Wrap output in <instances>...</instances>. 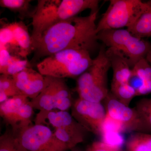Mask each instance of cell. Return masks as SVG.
I'll list each match as a JSON object with an SVG mask.
<instances>
[{
    "label": "cell",
    "instance_id": "1",
    "mask_svg": "<svg viewBox=\"0 0 151 151\" xmlns=\"http://www.w3.org/2000/svg\"><path fill=\"white\" fill-rule=\"evenodd\" d=\"M98 12L57 23L31 39L34 55L31 62L69 49L94 51L98 47L95 24Z\"/></svg>",
    "mask_w": 151,
    "mask_h": 151
},
{
    "label": "cell",
    "instance_id": "2",
    "mask_svg": "<svg viewBox=\"0 0 151 151\" xmlns=\"http://www.w3.org/2000/svg\"><path fill=\"white\" fill-rule=\"evenodd\" d=\"M97 0H40L32 17L31 39L40 35L57 23L73 17L86 9L98 11Z\"/></svg>",
    "mask_w": 151,
    "mask_h": 151
},
{
    "label": "cell",
    "instance_id": "3",
    "mask_svg": "<svg viewBox=\"0 0 151 151\" xmlns=\"http://www.w3.org/2000/svg\"><path fill=\"white\" fill-rule=\"evenodd\" d=\"M93 60L87 50L69 49L45 58L37 63V67L44 76L74 78L84 73L92 65Z\"/></svg>",
    "mask_w": 151,
    "mask_h": 151
},
{
    "label": "cell",
    "instance_id": "4",
    "mask_svg": "<svg viewBox=\"0 0 151 151\" xmlns=\"http://www.w3.org/2000/svg\"><path fill=\"white\" fill-rule=\"evenodd\" d=\"M106 50L104 45L91 66L77 78L75 90L79 98L101 103L108 95V73L111 64Z\"/></svg>",
    "mask_w": 151,
    "mask_h": 151
},
{
    "label": "cell",
    "instance_id": "5",
    "mask_svg": "<svg viewBox=\"0 0 151 151\" xmlns=\"http://www.w3.org/2000/svg\"><path fill=\"white\" fill-rule=\"evenodd\" d=\"M98 40L122 57L131 69L151 52V44L133 35L128 29H106L97 34Z\"/></svg>",
    "mask_w": 151,
    "mask_h": 151
},
{
    "label": "cell",
    "instance_id": "6",
    "mask_svg": "<svg viewBox=\"0 0 151 151\" xmlns=\"http://www.w3.org/2000/svg\"><path fill=\"white\" fill-rule=\"evenodd\" d=\"M35 122V124L49 125L53 127L55 137L68 150L83 142L87 132L67 111L39 112L36 116Z\"/></svg>",
    "mask_w": 151,
    "mask_h": 151
},
{
    "label": "cell",
    "instance_id": "7",
    "mask_svg": "<svg viewBox=\"0 0 151 151\" xmlns=\"http://www.w3.org/2000/svg\"><path fill=\"white\" fill-rule=\"evenodd\" d=\"M147 2L140 0H111L97 25L96 32L130 27L147 9Z\"/></svg>",
    "mask_w": 151,
    "mask_h": 151
},
{
    "label": "cell",
    "instance_id": "8",
    "mask_svg": "<svg viewBox=\"0 0 151 151\" xmlns=\"http://www.w3.org/2000/svg\"><path fill=\"white\" fill-rule=\"evenodd\" d=\"M74 100L65 79L45 76V85L40 94L31 100L34 109L39 111H67Z\"/></svg>",
    "mask_w": 151,
    "mask_h": 151
},
{
    "label": "cell",
    "instance_id": "9",
    "mask_svg": "<svg viewBox=\"0 0 151 151\" xmlns=\"http://www.w3.org/2000/svg\"><path fill=\"white\" fill-rule=\"evenodd\" d=\"M29 99L24 95H17L0 105L1 117L10 126L15 134L33 124L32 119L34 109Z\"/></svg>",
    "mask_w": 151,
    "mask_h": 151
},
{
    "label": "cell",
    "instance_id": "10",
    "mask_svg": "<svg viewBox=\"0 0 151 151\" xmlns=\"http://www.w3.org/2000/svg\"><path fill=\"white\" fill-rule=\"evenodd\" d=\"M28 151H66L67 147L57 138L49 127L32 124L17 134Z\"/></svg>",
    "mask_w": 151,
    "mask_h": 151
},
{
    "label": "cell",
    "instance_id": "11",
    "mask_svg": "<svg viewBox=\"0 0 151 151\" xmlns=\"http://www.w3.org/2000/svg\"><path fill=\"white\" fill-rule=\"evenodd\" d=\"M73 118L87 131L101 136L104 132L107 114L101 103H94L78 98L71 108Z\"/></svg>",
    "mask_w": 151,
    "mask_h": 151
},
{
    "label": "cell",
    "instance_id": "12",
    "mask_svg": "<svg viewBox=\"0 0 151 151\" xmlns=\"http://www.w3.org/2000/svg\"><path fill=\"white\" fill-rule=\"evenodd\" d=\"M103 101L107 117L120 124L124 131L137 132V116L134 108L119 102L110 92Z\"/></svg>",
    "mask_w": 151,
    "mask_h": 151
},
{
    "label": "cell",
    "instance_id": "13",
    "mask_svg": "<svg viewBox=\"0 0 151 151\" xmlns=\"http://www.w3.org/2000/svg\"><path fill=\"white\" fill-rule=\"evenodd\" d=\"M12 76L22 95L31 100L37 97L44 87L45 76L29 66Z\"/></svg>",
    "mask_w": 151,
    "mask_h": 151
},
{
    "label": "cell",
    "instance_id": "14",
    "mask_svg": "<svg viewBox=\"0 0 151 151\" xmlns=\"http://www.w3.org/2000/svg\"><path fill=\"white\" fill-rule=\"evenodd\" d=\"M106 54L111 62L113 70L111 87L129 83L132 69L119 55L107 48Z\"/></svg>",
    "mask_w": 151,
    "mask_h": 151
},
{
    "label": "cell",
    "instance_id": "15",
    "mask_svg": "<svg viewBox=\"0 0 151 151\" xmlns=\"http://www.w3.org/2000/svg\"><path fill=\"white\" fill-rule=\"evenodd\" d=\"M0 73L13 76L29 67L26 60L20 59L10 54L6 47H0Z\"/></svg>",
    "mask_w": 151,
    "mask_h": 151
},
{
    "label": "cell",
    "instance_id": "16",
    "mask_svg": "<svg viewBox=\"0 0 151 151\" xmlns=\"http://www.w3.org/2000/svg\"><path fill=\"white\" fill-rule=\"evenodd\" d=\"M12 30L17 46L20 49V55L25 57L32 52V41L27 27L22 22H14L8 24Z\"/></svg>",
    "mask_w": 151,
    "mask_h": 151
},
{
    "label": "cell",
    "instance_id": "17",
    "mask_svg": "<svg viewBox=\"0 0 151 151\" xmlns=\"http://www.w3.org/2000/svg\"><path fill=\"white\" fill-rule=\"evenodd\" d=\"M134 108L137 116V132L151 134V98L140 99Z\"/></svg>",
    "mask_w": 151,
    "mask_h": 151
},
{
    "label": "cell",
    "instance_id": "18",
    "mask_svg": "<svg viewBox=\"0 0 151 151\" xmlns=\"http://www.w3.org/2000/svg\"><path fill=\"white\" fill-rule=\"evenodd\" d=\"M147 2V9L134 24L127 28L133 35L140 38L151 37V0Z\"/></svg>",
    "mask_w": 151,
    "mask_h": 151
},
{
    "label": "cell",
    "instance_id": "19",
    "mask_svg": "<svg viewBox=\"0 0 151 151\" xmlns=\"http://www.w3.org/2000/svg\"><path fill=\"white\" fill-rule=\"evenodd\" d=\"M127 151H151V134L134 132L126 142Z\"/></svg>",
    "mask_w": 151,
    "mask_h": 151
},
{
    "label": "cell",
    "instance_id": "20",
    "mask_svg": "<svg viewBox=\"0 0 151 151\" xmlns=\"http://www.w3.org/2000/svg\"><path fill=\"white\" fill-rule=\"evenodd\" d=\"M0 151H28L12 130H7L0 137Z\"/></svg>",
    "mask_w": 151,
    "mask_h": 151
},
{
    "label": "cell",
    "instance_id": "21",
    "mask_svg": "<svg viewBox=\"0 0 151 151\" xmlns=\"http://www.w3.org/2000/svg\"><path fill=\"white\" fill-rule=\"evenodd\" d=\"M110 92L119 102L127 106L136 97V89L129 83L112 86Z\"/></svg>",
    "mask_w": 151,
    "mask_h": 151
},
{
    "label": "cell",
    "instance_id": "22",
    "mask_svg": "<svg viewBox=\"0 0 151 151\" xmlns=\"http://www.w3.org/2000/svg\"><path fill=\"white\" fill-rule=\"evenodd\" d=\"M31 1L28 0H1L0 6L12 12L18 13L22 16L28 14L32 18V14L29 12Z\"/></svg>",
    "mask_w": 151,
    "mask_h": 151
},
{
    "label": "cell",
    "instance_id": "23",
    "mask_svg": "<svg viewBox=\"0 0 151 151\" xmlns=\"http://www.w3.org/2000/svg\"><path fill=\"white\" fill-rule=\"evenodd\" d=\"M0 93L6 94L9 98L22 95L17 87L12 76L4 74L0 76Z\"/></svg>",
    "mask_w": 151,
    "mask_h": 151
},
{
    "label": "cell",
    "instance_id": "24",
    "mask_svg": "<svg viewBox=\"0 0 151 151\" xmlns=\"http://www.w3.org/2000/svg\"><path fill=\"white\" fill-rule=\"evenodd\" d=\"M131 73L140 79L143 83L150 81L151 80V65L146 58H143L132 68Z\"/></svg>",
    "mask_w": 151,
    "mask_h": 151
},
{
    "label": "cell",
    "instance_id": "25",
    "mask_svg": "<svg viewBox=\"0 0 151 151\" xmlns=\"http://www.w3.org/2000/svg\"><path fill=\"white\" fill-rule=\"evenodd\" d=\"M0 47H6L8 45L17 46L14 39L12 30L9 25L1 28L0 30Z\"/></svg>",
    "mask_w": 151,
    "mask_h": 151
},
{
    "label": "cell",
    "instance_id": "26",
    "mask_svg": "<svg viewBox=\"0 0 151 151\" xmlns=\"http://www.w3.org/2000/svg\"><path fill=\"white\" fill-rule=\"evenodd\" d=\"M87 151H124L121 147L113 146L105 142L96 141L92 143Z\"/></svg>",
    "mask_w": 151,
    "mask_h": 151
},
{
    "label": "cell",
    "instance_id": "27",
    "mask_svg": "<svg viewBox=\"0 0 151 151\" xmlns=\"http://www.w3.org/2000/svg\"><path fill=\"white\" fill-rule=\"evenodd\" d=\"M151 93V80L145 81L136 90V97Z\"/></svg>",
    "mask_w": 151,
    "mask_h": 151
},
{
    "label": "cell",
    "instance_id": "28",
    "mask_svg": "<svg viewBox=\"0 0 151 151\" xmlns=\"http://www.w3.org/2000/svg\"><path fill=\"white\" fill-rule=\"evenodd\" d=\"M146 59L151 65V52L147 55L146 58Z\"/></svg>",
    "mask_w": 151,
    "mask_h": 151
},
{
    "label": "cell",
    "instance_id": "29",
    "mask_svg": "<svg viewBox=\"0 0 151 151\" xmlns=\"http://www.w3.org/2000/svg\"><path fill=\"white\" fill-rule=\"evenodd\" d=\"M71 151H80L78 149H76V148L75 147L74 148L72 149L71 150Z\"/></svg>",
    "mask_w": 151,
    "mask_h": 151
}]
</instances>
